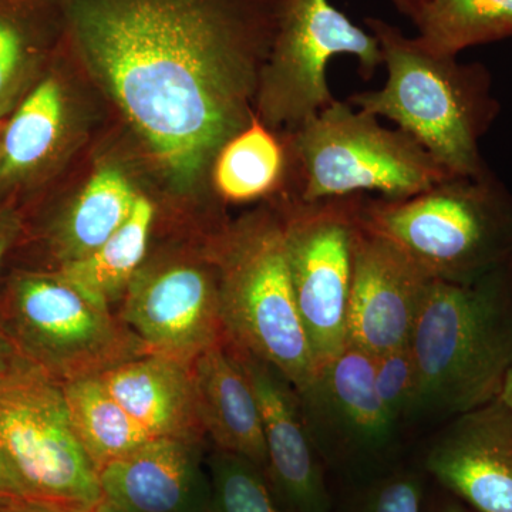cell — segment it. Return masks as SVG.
<instances>
[{"label":"cell","mask_w":512,"mask_h":512,"mask_svg":"<svg viewBox=\"0 0 512 512\" xmlns=\"http://www.w3.org/2000/svg\"><path fill=\"white\" fill-rule=\"evenodd\" d=\"M424 468L474 512H512V414L494 400L453 417Z\"/></svg>","instance_id":"14"},{"label":"cell","mask_w":512,"mask_h":512,"mask_svg":"<svg viewBox=\"0 0 512 512\" xmlns=\"http://www.w3.org/2000/svg\"><path fill=\"white\" fill-rule=\"evenodd\" d=\"M212 238L150 251L114 311L148 355L191 365L227 338Z\"/></svg>","instance_id":"10"},{"label":"cell","mask_w":512,"mask_h":512,"mask_svg":"<svg viewBox=\"0 0 512 512\" xmlns=\"http://www.w3.org/2000/svg\"><path fill=\"white\" fill-rule=\"evenodd\" d=\"M0 453L29 497L64 512H89L103 500L63 383L15 352L0 359Z\"/></svg>","instance_id":"8"},{"label":"cell","mask_w":512,"mask_h":512,"mask_svg":"<svg viewBox=\"0 0 512 512\" xmlns=\"http://www.w3.org/2000/svg\"><path fill=\"white\" fill-rule=\"evenodd\" d=\"M211 512H291L264 468L247 458L212 447L207 454Z\"/></svg>","instance_id":"26"},{"label":"cell","mask_w":512,"mask_h":512,"mask_svg":"<svg viewBox=\"0 0 512 512\" xmlns=\"http://www.w3.org/2000/svg\"><path fill=\"white\" fill-rule=\"evenodd\" d=\"M366 195L272 201L284 218L293 293L318 373L349 345L353 237Z\"/></svg>","instance_id":"11"},{"label":"cell","mask_w":512,"mask_h":512,"mask_svg":"<svg viewBox=\"0 0 512 512\" xmlns=\"http://www.w3.org/2000/svg\"><path fill=\"white\" fill-rule=\"evenodd\" d=\"M5 121L0 120V150H2V138H3V130H5Z\"/></svg>","instance_id":"36"},{"label":"cell","mask_w":512,"mask_h":512,"mask_svg":"<svg viewBox=\"0 0 512 512\" xmlns=\"http://www.w3.org/2000/svg\"><path fill=\"white\" fill-rule=\"evenodd\" d=\"M190 366L198 413L212 447L268 470L258 402L228 338L205 350Z\"/></svg>","instance_id":"17"},{"label":"cell","mask_w":512,"mask_h":512,"mask_svg":"<svg viewBox=\"0 0 512 512\" xmlns=\"http://www.w3.org/2000/svg\"><path fill=\"white\" fill-rule=\"evenodd\" d=\"M498 400H500L512 414V363L510 369H508L507 376H505L501 392L498 394Z\"/></svg>","instance_id":"33"},{"label":"cell","mask_w":512,"mask_h":512,"mask_svg":"<svg viewBox=\"0 0 512 512\" xmlns=\"http://www.w3.org/2000/svg\"><path fill=\"white\" fill-rule=\"evenodd\" d=\"M211 247L227 338L274 366L305 397L318 370L296 306L278 205L228 222Z\"/></svg>","instance_id":"4"},{"label":"cell","mask_w":512,"mask_h":512,"mask_svg":"<svg viewBox=\"0 0 512 512\" xmlns=\"http://www.w3.org/2000/svg\"><path fill=\"white\" fill-rule=\"evenodd\" d=\"M394 8L399 10L402 15L407 16L412 22L419 18L421 9H423L426 0H390Z\"/></svg>","instance_id":"32"},{"label":"cell","mask_w":512,"mask_h":512,"mask_svg":"<svg viewBox=\"0 0 512 512\" xmlns=\"http://www.w3.org/2000/svg\"><path fill=\"white\" fill-rule=\"evenodd\" d=\"M205 444L156 439L99 471L103 500L123 512H211Z\"/></svg>","instance_id":"15"},{"label":"cell","mask_w":512,"mask_h":512,"mask_svg":"<svg viewBox=\"0 0 512 512\" xmlns=\"http://www.w3.org/2000/svg\"><path fill=\"white\" fill-rule=\"evenodd\" d=\"M63 387L74 430L97 471L156 440L111 396L99 376Z\"/></svg>","instance_id":"24"},{"label":"cell","mask_w":512,"mask_h":512,"mask_svg":"<svg viewBox=\"0 0 512 512\" xmlns=\"http://www.w3.org/2000/svg\"><path fill=\"white\" fill-rule=\"evenodd\" d=\"M409 348L416 410L453 419L497 400L512 363V265L470 284L433 279Z\"/></svg>","instance_id":"3"},{"label":"cell","mask_w":512,"mask_h":512,"mask_svg":"<svg viewBox=\"0 0 512 512\" xmlns=\"http://www.w3.org/2000/svg\"><path fill=\"white\" fill-rule=\"evenodd\" d=\"M0 512H64L29 495L0 497Z\"/></svg>","instance_id":"30"},{"label":"cell","mask_w":512,"mask_h":512,"mask_svg":"<svg viewBox=\"0 0 512 512\" xmlns=\"http://www.w3.org/2000/svg\"><path fill=\"white\" fill-rule=\"evenodd\" d=\"M349 343L379 356L409 345L433 281L392 239L367 228L353 237Z\"/></svg>","instance_id":"12"},{"label":"cell","mask_w":512,"mask_h":512,"mask_svg":"<svg viewBox=\"0 0 512 512\" xmlns=\"http://www.w3.org/2000/svg\"><path fill=\"white\" fill-rule=\"evenodd\" d=\"M229 343L258 402L266 474L282 503L291 512H332L323 457L295 387L274 366Z\"/></svg>","instance_id":"13"},{"label":"cell","mask_w":512,"mask_h":512,"mask_svg":"<svg viewBox=\"0 0 512 512\" xmlns=\"http://www.w3.org/2000/svg\"><path fill=\"white\" fill-rule=\"evenodd\" d=\"M356 57L363 80L383 66L372 32L355 25L329 0H279L271 52L256 96L255 116L265 126L295 130L336 99L330 92V60Z\"/></svg>","instance_id":"9"},{"label":"cell","mask_w":512,"mask_h":512,"mask_svg":"<svg viewBox=\"0 0 512 512\" xmlns=\"http://www.w3.org/2000/svg\"><path fill=\"white\" fill-rule=\"evenodd\" d=\"M211 177L222 200L237 204L288 194L291 160L286 138L275 136L255 117L222 147Z\"/></svg>","instance_id":"23"},{"label":"cell","mask_w":512,"mask_h":512,"mask_svg":"<svg viewBox=\"0 0 512 512\" xmlns=\"http://www.w3.org/2000/svg\"><path fill=\"white\" fill-rule=\"evenodd\" d=\"M99 379L156 439L210 443L198 413L190 365L146 353L111 367Z\"/></svg>","instance_id":"16"},{"label":"cell","mask_w":512,"mask_h":512,"mask_svg":"<svg viewBox=\"0 0 512 512\" xmlns=\"http://www.w3.org/2000/svg\"><path fill=\"white\" fill-rule=\"evenodd\" d=\"M301 400L305 412L312 410L360 450L382 447L396 424L377 394L375 356L353 343L319 370L311 392Z\"/></svg>","instance_id":"18"},{"label":"cell","mask_w":512,"mask_h":512,"mask_svg":"<svg viewBox=\"0 0 512 512\" xmlns=\"http://www.w3.org/2000/svg\"><path fill=\"white\" fill-rule=\"evenodd\" d=\"M0 332L16 355L67 383L146 355L110 309L49 269H18L0 292Z\"/></svg>","instance_id":"7"},{"label":"cell","mask_w":512,"mask_h":512,"mask_svg":"<svg viewBox=\"0 0 512 512\" xmlns=\"http://www.w3.org/2000/svg\"><path fill=\"white\" fill-rule=\"evenodd\" d=\"M375 383L380 403L394 423L416 410L419 376L409 345L375 357Z\"/></svg>","instance_id":"27"},{"label":"cell","mask_w":512,"mask_h":512,"mask_svg":"<svg viewBox=\"0 0 512 512\" xmlns=\"http://www.w3.org/2000/svg\"><path fill=\"white\" fill-rule=\"evenodd\" d=\"M349 512H426L423 484L412 473L384 477L360 495Z\"/></svg>","instance_id":"28"},{"label":"cell","mask_w":512,"mask_h":512,"mask_svg":"<svg viewBox=\"0 0 512 512\" xmlns=\"http://www.w3.org/2000/svg\"><path fill=\"white\" fill-rule=\"evenodd\" d=\"M417 40L437 55L512 36V0H426L414 22Z\"/></svg>","instance_id":"25"},{"label":"cell","mask_w":512,"mask_h":512,"mask_svg":"<svg viewBox=\"0 0 512 512\" xmlns=\"http://www.w3.org/2000/svg\"><path fill=\"white\" fill-rule=\"evenodd\" d=\"M26 94L5 124L0 150V183L28 180L56 157L66 136L67 96L50 72Z\"/></svg>","instance_id":"21"},{"label":"cell","mask_w":512,"mask_h":512,"mask_svg":"<svg viewBox=\"0 0 512 512\" xmlns=\"http://www.w3.org/2000/svg\"><path fill=\"white\" fill-rule=\"evenodd\" d=\"M291 184L289 197L306 202L379 192L404 200L450 177L423 147L400 128L336 100L325 110L286 131Z\"/></svg>","instance_id":"6"},{"label":"cell","mask_w":512,"mask_h":512,"mask_svg":"<svg viewBox=\"0 0 512 512\" xmlns=\"http://www.w3.org/2000/svg\"><path fill=\"white\" fill-rule=\"evenodd\" d=\"M156 208L140 195L130 218L94 254L57 269L73 288L101 308L116 311L151 251Z\"/></svg>","instance_id":"22"},{"label":"cell","mask_w":512,"mask_h":512,"mask_svg":"<svg viewBox=\"0 0 512 512\" xmlns=\"http://www.w3.org/2000/svg\"><path fill=\"white\" fill-rule=\"evenodd\" d=\"M63 37L60 0H0V120L33 89Z\"/></svg>","instance_id":"20"},{"label":"cell","mask_w":512,"mask_h":512,"mask_svg":"<svg viewBox=\"0 0 512 512\" xmlns=\"http://www.w3.org/2000/svg\"><path fill=\"white\" fill-rule=\"evenodd\" d=\"M140 195L123 171L104 165L43 231L49 271L94 254L130 218Z\"/></svg>","instance_id":"19"},{"label":"cell","mask_w":512,"mask_h":512,"mask_svg":"<svg viewBox=\"0 0 512 512\" xmlns=\"http://www.w3.org/2000/svg\"><path fill=\"white\" fill-rule=\"evenodd\" d=\"M426 512H468L463 505L456 503V501H441V503L434 505L431 510Z\"/></svg>","instance_id":"34"},{"label":"cell","mask_w":512,"mask_h":512,"mask_svg":"<svg viewBox=\"0 0 512 512\" xmlns=\"http://www.w3.org/2000/svg\"><path fill=\"white\" fill-rule=\"evenodd\" d=\"M89 512H123V511H120L119 508H116V507H114V505L107 503V501L101 500L100 503L97 504L96 507H94L93 510H90Z\"/></svg>","instance_id":"35"},{"label":"cell","mask_w":512,"mask_h":512,"mask_svg":"<svg viewBox=\"0 0 512 512\" xmlns=\"http://www.w3.org/2000/svg\"><path fill=\"white\" fill-rule=\"evenodd\" d=\"M379 40L386 82L353 94L356 109L384 117L413 137L451 175L473 177L490 170L480 151L500 113L491 74L481 63L437 55L392 23L366 18Z\"/></svg>","instance_id":"2"},{"label":"cell","mask_w":512,"mask_h":512,"mask_svg":"<svg viewBox=\"0 0 512 512\" xmlns=\"http://www.w3.org/2000/svg\"><path fill=\"white\" fill-rule=\"evenodd\" d=\"M22 218L12 208L0 207V266L5 261L6 256L15 247L22 235ZM12 353L8 342L3 338L0 332V359Z\"/></svg>","instance_id":"29"},{"label":"cell","mask_w":512,"mask_h":512,"mask_svg":"<svg viewBox=\"0 0 512 512\" xmlns=\"http://www.w3.org/2000/svg\"><path fill=\"white\" fill-rule=\"evenodd\" d=\"M279 0H60L64 46L175 190H198L255 120Z\"/></svg>","instance_id":"1"},{"label":"cell","mask_w":512,"mask_h":512,"mask_svg":"<svg viewBox=\"0 0 512 512\" xmlns=\"http://www.w3.org/2000/svg\"><path fill=\"white\" fill-rule=\"evenodd\" d=\"M9 495H28L25 488L20 483L19 478L13 473L12 468L6 463L2 453H0V497H9Z\"/></svg>","instance_id":"31"},{"label":"cell","mask_w":512,"mask_h":512,"mask_svg":"<svg viewBox=\"0 0 512 512\" xmlns=\"http://www.w3.org/2000/svg\"><path fill=\"white\" fill-rule=\"evenodd\" d=\"M362 222L436 281L470 284L512 265V194L491 170L404 200L366 195Z\"/></svg>","instance_id":"5"}]
</instances>
